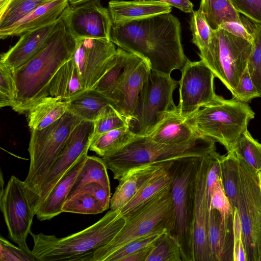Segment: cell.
I'll return each mask as SVG.
<instances>
[{
    "instance_id": "6da1fadb",
    "label": "cell",
    "mask_w": 261,
    "mask_h": 261,
    "mask_svg": "<svg viewBox=\"0 0 261 261\" xmlns=\"http://www.w3.org/2000/svg\"><path fill=\"white\" fill-rule=\"evenodd\" d=\"M75 40L62 19L43 47L33 58L14 70L17 96L15 112L22 114L49 96L50 81L60 67L72 58Z\"/></svg>"
},
{
    "instance_id": "7a4b0ae2",
    "label": "cell",
    "mask_w": 261,
    "mask_h": 261,
    "mask_svg": "<svg viewBox=\"0 0 261 261\" xmlns=\"http://www.w3.org/2000/svg\"><path fill=\"white\" fill-rule=\"evenodd\" d=\"M125 222L120 210H110L92 225L63 238L31 231L32 251L37 261H90L95 252L115 237Z\"/></svg>"
},
{
    "instance_id": "681fc988",
    "label": "cell",
    "mask_w": 261,
    "mask_h": 261,
    "mask_svg": "<svg viewBox=\"0 0 261 261\" xmlns=\"http://www.w3.org/2000/svg\"><path fill=\"white\" fill-rule=\"evenodd\" d=\"M243 23L227 22L222 24L220 28L239 38L245 39L252 43V34L254 23L245 17L242 16Z\"/></svg>"
},
{
    "instance_id": "603a6c76",
    "label": "cell",
    "mask_w": 261,
    "mask_h": 261,
    "mask_svg": "<svg viewBox=\"0 0 261 261\" xmlns=\"http://www.w3.org/2000/svg\"><path fill=\"white\" fill-rule=\"evenodd\" d=\"M233 215L223 221L219 212L209 211L208 241L213 261L233 260Z\"/></svg>"
},
{
    "instance_id": "7dc6e473",
    "label": "cell",
    "mask_w": 261,
    "mask_h": 261,
    "mask_svg": "<svg viewBox=\"0 0 261 261\" xmlns=\"http://www.w3.org/2000/svg\"><path fill=\"white\" fill-rule=\"evenodd\" d=\"M236 10L252 23L261 25V0H230Z\"/></svg>"
},
{
    "instance_id": "44dd1931",
    "label": "cell",
    "mask_w": 261,
    "mask_h": 261,
    "mask_svg": "<svg viewBox=\"0 0 261 261\" xmlns=\"http://www.w3.org/2000/svg\"><path fill=\"white\" fill-rule=\"evenodd\" d=\"M108 10L113 24H121L170 13L172 6L158 0H113Z\"/></svg>"
},
{
    "instance_id": "7402d4cb",
    "label": "cell",
    "mask_w": 261,
    "mask_h": 261,
    "mask_svg": "<svg viewBox=\"0 0 261 261\" xmlns=\"http://www.w3.org/2000/svg\"><path fill=\"white\" fill-rule=\"evenodd\" d=\"M199 135L176 108L168 112L147 136L158 143L178 145L187 143Z\"/></svg>"
},
{
    "instance_id": "91938a15",
    "label": "cell",
    "mask_w": 261,
    "mask_h": 261,
    "mask_svg": "<svg viewBox=\"0 0 261 261\" xmlns=\"http://www.w3.org/2000/svg\"><path fill=\"white\" fill-rule=\"evenodd\" d=\"M259 261H261V252H260V257H259Z\"/></svg>"
},
{
    "instance_id": "ac0fdd59",
    "label": "cell",
    "mask_w": 261,
    "mask_h": 261,
    "mask_svg": "<svg viewBox=\"0 0 261 261\" xmlns=\"http://www.w3.org/2000/svg\"><path fill=\"white\" fill-rule=\"evenodd\" d=\"M151 70L147 60L132 53L123 78L109 98L113 106L130 123L135 119L140 95Z\"/></svg>"
},
{
    "instance_id": "9c48e42d",
    "label": "cell",
    "mask_w": 261,
    "mask_h": 261,
    "mask_svg": "<svg viewBox=\"0 0 261 261\" xmlns=\"http://www.w3.org/2000/svg\"><path fill=\"white\" fill-rule=\"evenodd\" d=\"M252 48L250 42L219 28L212 30L208 46L199 56L232 95L247 67Z\"/></svg>"
},
{
    "instance_id": "4dcf8cb0",
    "label": "cell",
    "mask_w": 261,
    "mask_h": 261,
    "mask_svg": "<svg viewBox=\"0 0 261 261\" xmlns=\"http://www.w3.org/2000/svg\"><path fill=\"white\" fill-rule=\"evenodd\" d=\"M199 10L213 31L219 29L225 22L243 23L242 16L230 0H201Z\"/></svg>"
},
{
    "instance_id": "52a82bcc",
    "label": "cell",
    "mask_w": 261,
    "mask_h": 261,
    "mask_svg": "<svg viewBox=\"0 0 261 261\" xmlns=\"http://www.w3.org/2000/svg\"><path fill=\"white\" fill-rule=\"evenodd\" d=\"M141 45L138 55L156 72L170 75L174 70H181L188 59L181 44L180 21L170 13L148 18Z\"/></svg>"
},
{
    "instance_id": "484cf974",
    "label": "cell",
    "mask_w": 261,
    "mask_h": 261,
    "mask_svg": "<svg viewBox=\"0 0 261 261\" xmlns=\"http://www.w3.org/2000/svg\"><path fill=\"white\" fill-rule=\"evenodd\" d=\"M69 100L49 95L40 99L27 112L30 129H42L61 118L68 111Z\"/></svg>"
},
{
    "instance_id": "c3c4849f",
    "label": "cell",
    "mask_w": 261,
    "mask_h": 261,
    "mask_svg": "<svg viewBox=\"0 0 261 261\" xmlns=\"http://www.w3.org/2000/svg\"><path fill=\"white\" fill-rule=\"evenodd\" d=\"M233 260L247 261L240 218L237 208L233 212Z\"/></svg>"
},
{
    "instance_id": "b9f144b4",
    "label": "cell",
    "mask_w": 261,
    "mask_h": 261,
    "mask_svg": "<svg viewBox=\"0 0 261 261\" xmlns=\"http://www.w3.org/2000/svg\"><path fill=\"white\" fill-rule=\"evenodd\" d=\"M167 231V229L156 230L130 242L109 255L105 261H121L124 257L154 243Z\"/></svg>"
},
{
    "instance_id": "5b68a950",
    "label": "cell",
    "mask_w": 261,
    "mask_h": 261,
    "mask_svg": "<svg viewBox=\"0 0 261 261\" xmlns=\"http://www.w3.org/2000/svg\"><path fill=\"white\" fill-rule=\"evenodd\" d=\"M202 108L187 120L197 133L221 143L228 152L232 150L255 116L247 103L233 98L220 96Z\"/></svg>"
},
{
    "instance_id": "f35d334b",
    "label": "cell",
    "mask_w": 261,
    "mask_h": 261,
    "mask_svg": "<svg viewBox=\"0 0 261 261\" xmlns=\"http://www.w3.org/2000/svg\"><path fill=\"white\" fill-rule=\"evenodd\" d=\"M47 2L41 0H13L0 17V31L6 29Z\"/></svg>"
},
{
    "instance_id": "f907efd6",
    "label": "cell",
    "mask_w": 261,
    "mask_h": 261,
    "mask_svg": "<svg viewBox=\"0 0 261 261\" xmlns=\"http://www.w3.org/2000/svg\"><path fill=\"white\" fill-rule=\"evenodd\" d=\"M79 192H86L92 195L101 203L105 211L110 207L111 192L107 191L100 183L95 181L87 183L76 193Z\"/></svg>"
},
{
    "instance_id": "2e32d148",
    "label": "cell",
    "mask_w": 261,
    "mask_h": 261,
    "mask_svg": "<svg viewBox=\"0 0 261 261\" xmlns=\"http://www.w3.org/2000/svg\"><path fill=\"white\" fill-rule=\"evenodd\" d=\"M116 49L111 41L91 38L75 39L72 58L85 90L93 89L109 67Z\"/></svg>"
},
{
    "instance_id": "7c38bea8",
    "label": "cell",
    "mask_w": 261,
    "mask_h": 261,
    "mask_svg": "<svg viewBox=\"0 0 261 261\" xmlns=\"http://www.w3.org/2000/svg\"><path fill=\"white\" fill-rule=\"evenodd\" d=\"M93 130V122L83 121L72 131L60 155L29 200L35 215L58 181L80 160L87 155Z\"/></svg>"
},
{
    "instance_id": "d590c367",
    "label": "cell",
    "mask_w": 261,
    "mask_h": 261,
    "mask_svg": "<svg viewBox=\"0 0 261 261\" xmlns=\"http://www.w3.org/2000/svg\"><path fill=\"white\" fill-rule=\"evenodd\" d=\"M179 245L168 231L163 233L155 242L146 261H182Z\"/></svg>"
},
{
    "instance_id": "f6af8a7d",
    "label": "cell",
    "mask_w": 261,
    "mask_h": 261,
    "mask_svg": "<svg viewBox=\"0 0 261 261\" xmlns=\"http://www.w3.org/2000/svg\"><path fill=\"white\" fill-rule=\"evenodd\" d=\"M233 98L244 102H250L252 99L260 97L246 67L237 86Z\"/></svg>"
},
{
    "instance_id": "d6986e66",
    "label": "cell",
    "mask_w": 261,
    "mask_h": 261,
    "mask_svg": "<svg viewBox=\"0 0 261 261\" xmlns=\"http://www.w3.org/2000/svg\"><path fill=\"white\" fill-rule=\"evenodd\" d=\"M61 20V17L51 23L22 34L13 46L1 55V62L14 70L27 63L43 47Z\"/></svg>"
},
{
    "instance_id": "30bf717a",
    "label": "cell",
    "mask_w": 261,
    "mask_h": 261,
    "mask_svg": "<svg viewBox=\"0 0 261 261\" xmlns=\"http://www.w3.org/2000/svg\"><path fill=\"white\" fill-rule=\"evenodd\" d=\"M237 157L239 161L240 181L236 208L240 218L247 261H259L261 252V190L259 172L242 159Z\"/></svg>"
},
{
    "instance_id": "8d00e7d4",
    "label": "cell",
    "mask_w": 261,
    "mask_h": 261,
    "mask_svg": "<svg viewBox=\"0 0 261 261\" xmlns=\"http://www.w3.org/2000/svg\"><path fill=\"white\" fill-rule=\"evenodd\" d=\"M93 123L92 138L114 129L130 127V123L111 103L102 109Z\"/></svg>"
},
{
    "instance_id": "816d5d0a",
    "label": "cell",
    "mask_w": 261,
    "mask_h": 261,
    "mask_svg": "<svg viewBox=\"0 0 261 261\" xmlns=\"http://www.w3.org/2000/svg\"><path fill=\"white\" fill-rule=\"evenodd\" d=\"M155 242L145 248L124 257L121 261H146Z\"/></svg>"
},
{
    "instance_id": "7bdbcfd3",
    "label": "cell",
    "mask_w": 261,
    "mask_h": 261,
    "mask_svg": "<svg viewBox=\"0 0 261 261\" xmlns=\"http://www.w3.org/2000/svg\"><path fill=\"white\" fill-rule=\"evenodd\" d=\"M190 20V29L192 42L199 51L205 49L208 46L212 30L203 14L199 10L193 11Z\"/></svg>"
},
{
    "instance_id": "ffe728a7",
    "label": "cell",
    "mask_w": 261,
    "mask_h": 261,
    "mask_svg": "<svg viewBox=\"0 0 261 261\" xmlns=\"http://www.w3.org/2000/svg\"><path fill=\"white\" fill-rule=\"evenodd\" d=\"M172 161L148 164L129 170L118 180L119 184L111 198L110 210H121L152 176Z\"/></svg>"
},
{
    "instance_id": "680465c9",
    "label": "cell",
    "mask_w": 261,
    "mask_h": 261,
    "mask_svg": "<svg viewBox=\"0 0 261 261\" xmlns=\"http://www.w3.org/2000/svg\"><path fill=\"white\" fill-rule=\"evenodd\" d=\"M259 174L260 178L261 179V171L259 173Z\"/></svg>"
},
{
    "instance_id": "277c9868",
    "label": "cell",
    "mask_w": 261,
    "mask_h": 261,
    "mask_svg": "<svg viewBox=\"0 0 261 261\" xmlns=\"http://www.w3.org/2000/svg\"><path fill=\"white\" fill-rule=\"evenodd\" d=\"M202 156L176 159L169 168L170 193L174 212V225L171 234L179 245L182 261H194L192 229L195 180Z\"/></svg>"
},
{
    "instance_id": "9a60e30c",
    "label": "cell",
    "mask_w": 261,
    "mask_h": 261,
    "mask_svg": "<svg viewBox=\"0 0 261 261\" xmlns=\"http://www.w3.org/2000/svg\"><path fill=\"white\" fill-rule=\"evenodd\" d=\"M69 33L75 39L98 38L110 41L113 22L108 9L100 0L68 6L61 15Z\"/></svg>"
},
{
    "instance_id": "bcb514c9",
    "label": "cell",
    "mask_w": 261,
    "mask_h": 261,
    "mask_svg": "<svg viewBox=\"0 0 261 261\" xmlns=\"http://www.w3.org/2000/svg\"><path fill=\"white\" fill-rule=\"evenodd\" d=\"M0 260L2 261H37L30 255L2 236L0 237Z\"/></svg>"
},
{
    "instance_id": "3957f363",
    "label": "cell",
    "mask_w": 261,
    "mask_h": 261,
    "mask_svg": "<svg viewBox=\"0 0 261 261\" xmlns=\"http://www.w3.org/2000/svg\"><path fill=\"white\" fill-rule=\"evenodd\" d=\"M215 141L199 135L178 145L158 143L148 136L137 134L126 145L113 154L101 158L114 178L118 180L129 170L142 165L187 156H202L216 149Z\"/></svg>"
},
{
    "instance_id": "f546056e",
    "label": "cell",
    "mask_w": 261,
    "mask_h": 261,
    "mask_svg": "<svg viewBox=\"0 0 261 261\" xmlns=\"http://www.w3.org/2000/svg\"><path fill=\"white\" fill-rule=\"evenodd\" d=\"M132 55V53L121 48H117L109 67L93 89L101 93L109 99L123 78Z\"/></svg>"
},
{
    "instance_id": "11a10c76",
    "label": "cell",
    "mask_w": 261,
    "mask_h": 261,
    "mask_svg": "<svg viewBox=\"0 0 261 261\" xmlns=\"http://www.w3.org/2000/svg\"><path fill=\"white\" fill-rule=\"evenodd\" d=\"M92 0H69V3L71 5H76L83 4Z\"/></svg>"
},
{
    "instance_id": "d6a6232c",
    "label": "cell",
    "mask_w": 261,
    "mask_h": 261,
    "mask_svg": "<svg viewBox=\"0 0 261 261\" xmlns=\"http://www.w3.org/2000/svg\"><path fill=\"white\" fill-rule=\"evenodd\" d=\"M107 169L106 164L101 157L87 155L67 199L83 185L94 181L100 183L107 191L111 192Z\"/></svg>"
},
{
    "instance_id": "6f0895ef",
    "label": "cell",
    "mask_w": 261,
    "mask_h": 261,
    "mask_svg": "<svg viewBox=\"0 0 261 261\" xmlns=\"http://www.w3.org/2000/svg\"><path fill=\"white\" fill-rule=\"evenodd\" d=\"M259 181H260V190H261V179L260 178V177H259Z\"/></svg>"
},
{
    "instance_id": "ee69618b",
    "label": "cell",
    "mask_w": 261,
    "mask_h": 261,
    "mask_svg": "<svg viewBox=\"0 0 261 261\" xmlns=\"http://www.w3.org/2000/svg\"><path fill=\"white\" fill-rule=\"evenodd\" d=\"M211 209H216L219 212L223 221H227L233 215V212L224 191L221 177L211 197L210 210Z\"/></svg>"
},
{
    "instance_id": "83f0119b",
    "label": "cell",
    "mask_w": 261,
    "mask_h": 261,
    "mask_svg": "<svg viewBox=\"0 0 261 261\" xmlns=\"http://www.w3.org/2000/svg\"><path fill=\"white\" fill-rule=\"evenodd\" d=\"M172 162L169 165L152 176L120 210L124 219L133 214L161 191L170 186L171 177L169 168Z\"/></svg>"
},
{
    "instance_id": "ab89813d",
    "label": "cell",
    "mask_w": 261,
    "mask_h": 261,
    "mask_svg": "<svg viewBox=\"0 0 261 261\" xmlns=\"http://www.w3.org/2000/svg\"><path fill=\"white\" fill-rule=\"evenodd\" d=\"M17 96L14 69L0 62V108L13 107Z\"/></svg>"
},
{
    "instance_id": "8fae6325",
    "label": "cell",
    "mask_w": 261,
    "mask_h": 261,
    "mask_svg": "<svg viewBox=\"0 0 261 261\" xmlns=\"http://www.w3.org/2000/svg\"><path fill=\"white\" fill-rule=\"evenodd\" d=\"M178 83L170 75L151 70L140 95L133 121L136 124V134L148 135L168 112L176 109L173 93Z\"/></svg>"
},
{
    "instance_id": "4316f807",
    "label": "cell",
    "mask_w": 261,
    "mask_h": 261,
    "mask_svg": "<svg viewBox=\"0 0 261 261\" xmlns=\"http://www.w3.org/2000/svg\"><path fill=\"white\" fill-rule=\"evenodd\" d=\"M85 91L72 58L62 65L51 79L49 95L70 100Z\"/></svg>"
},
{
    "instance_id": "cb8c5ba5",
    "label": "cell",
    "mask_w": 261,
    "mask_h": 261,
    "mask_svg": "<svg viewBox=\"0 0 261 261\" xmlns=\"http://www.w3.org/2000/svg\"><path fill=\"white\" fill-rule=\"evenodd\" d=\"M69 5L68 0L51 1L41 5L10 27L0 31V38L22 34L51 23L58 20L64 9Z\"/></svg>"
},
{
    "instance_id": "60d3db41",
    "label": "cell",
    "mask_w": 261,
    "mask_h": 261,
    "mask_svg": "<svg viewBox=\"0 0 261 261\" xmlns=\"http://www.w3.org/2000/svg\"><path fill=\"white\" fill-rule=\"evenodd\" d=\"M252 34V48L247 68L261 96V25L254 23Z\"/></svg>"
},
{
    "instance_id": "ba28073f",
    "label": "cell",
    "mask_w": 261,
    "mask_h": 261,
    "mask_svg": "<svg viewBox=\"0 0 261 261\" xmlns=\"http://www.w3.org/2000/svg\"><path fill=\"white\" fill-rule=\"evenodd\" d=\"M83 121L68 110L59 119L41 129H31L28 151L30 164L24 182L29 199L64 148L70 134Z\"/></svg>"
},
{
    "instance_id": "f1b7e54d",
    "label": "cell",
    "mask_w": 261,
    "mask_h": 261,
    "mask_svg": "<svg viewBox=\"0 0 261 261\" xmlns=\"http://www.w3.org/2000/svg\"><path fill=\"white\" fill-rule=\"evenodd\" d=\"M112 102L106 96L94 89L84 91L70 99L68 110L82 121L93 122L102 109Z\"/></svg>"
},
{
    "instance_id": "836d02e7",
    "label": "cell",
    "mask_w": 261,
    "mask_h": 261,
    "mask_svg": "<svg viewBox=\"0 0 261 261\" xmlns=\"http://www.w3.org/2000/svg\"><path fill=\"white\" fill-rule=\"evenodd\" d=\"M221 179L232 209L237 207L240 181L239 161L233 151L221 155L220 162Z\"/></svg>"
},
{
    "instance_id": "e0dca14e",
    "label": "cell",
    "mask_w": 261,
    "mask_h": 261,
    "mask_svg": "<svg viewBox=\"0 0 261 261\" xmlns=\"http://www.w3.org/2000/svg\"><path fill=\"white\" fill-rule=\"evenodd\" d=\"M209 153L202 157L197 168L195 180L192 229L194 261H213L208 241L210 204L207 197L206 182Z\"/></svg>"
},
{
    "instance_id": "d4e9b609",
    "label": "cell",
    "mask_w": 261,
    "mask_h": 261,
    "mask_svg": "<svg viewBox=\"0 0 261 261\" xmlns=\"http://www.w3.org/2000/svg\"><path fill=\"white\" fill-rule=\"evenodd\" d=\"M86 157L80 160L63 176L42 202L35 213L39 220H49L63 213V205L84 166Z\"/></svg>"
},
{
    "instance_id": "1f68e13d",
    "label": "cell",
    "mask_w": 261,
    "mask_h": 261,
    "mask_svg": "<svg viewBox=\"0 0 261 261\" xmlns=\"http://www.w3.org/2000/svg\"><path fill=\"white\" fill-rule=\"evenodd\" d=\"M136 135L130 127L111 130L92 138L89 150L101 158L108 156L126 145Z\"/></svg>"
},
{
    "instance_id": "f5cc1de1",
    "label": "cell",
    "mask_w": 261,
    "mask_h": 261,
    "mask_svg": "<svg viewBox=\"0 0 261 261\" xmlns=\"http://www.w3.org/2000/svg\"><path fill=\"white\" fill-rule=\"evenodd\" d=\"M175 7L185 13H192L193 5L190 0H158Z\"/></svg>"
},
{
    "instance_id": "8992f818",
    "label": "cell",
    "mask_w": 261,
    "mask_h": 261,
    "mask_svg": "<svg viewBox=\"0 0 261 261\" xmlns=\"http://www.w3.org/2000/svg\"><path fill=\"white\" fill-rule=\"evenodd\" d=\"M125 220L119 232L108 244L95 252L90 261H105L109 255L117 249L156 230L167 229L171 233L174 225V212L170 186Z\"/></svg>"
},
{
    "instance_id": "e575fe53",
    "label": "cell",
    "mask_w": 261,
    "mask_h": 261,
    "mask_svg": "<svg viewBox=\"0 0 261 261\" xmlns=\"http://www.w3.org/2000/svg\"><path fill=\"white\" fill-rule=\"evenodd\" d=\"M231 151L256 171H261V144L248 129L238 140Z\"/></svg>"
},
{
    "instance_id": "9f6ffc18",
    "label": "cell",
    "mask_w": 261,
    "mask_h": 261,
    "mask_svg": "<svg viewBox=\"0 0 261 261\" xmlns=\"http://www.w3.org/2000/svg\"><path fill=\"white\" fill-rule=\"evenodd\" d=\"M41 1H45V2H51V1H57V0H41ZM68 1H69V0H68Z\"/></svg>"
},
{
    "instance_id": "db71d44e",
    "label": "cell",
    "mask_w": 261,
    "mask_h": 261,
    "mask_svg": "<svg viewBox=\"0 0 261 261\" xmlns=\"http://www.w3.org/2000/svg\"><path fill=\"white\" fill-rule=\"evenodd\" d=\"M13 0H0V17L6 12Z\"/></svg>"
},
{
    "instance_id": "4fadbf2b",
    "label": "cell",
    "mask_w": 261,
    "mask_h": 261,
    "mask_svg": "<svg viewBox=\"0 0 261 261\" xmlns=\"http://www.w3.org/2000/svg\"><path fill=\"white\" fill-rule=\"evenodd\" d=\"M0 207L10 238L28 254L34 255L27 244L35 215L33 213L24 181L12 175L6 187L1 188Z\"/></svg>"
},
{
    "instance_id": "74e56055",
    "label": "cell",
    "mask_w": 261,
    "mask_h": 261,
    "mask_svg": "<svg viewBox=\"0 0 261 261\" xmlns=\"http://www.w3.org/2000/svg\"><path fill=\"white\" fill-rule=\"evenodd\" d=\"M63 212L82 214H97L105 211L101 203L86 192H77L64 202Z\"/></svg>"
},
{
    "instance_id": "5bb4252c",
    "label": "cell",
    "mask_w": 261,
    "mask_h": 261,
    "mask_svg": "<svg viewBox=\"0 0 261 261\" xmlns=\"http://www.w3.org/2000/svg\"><path fill=\"white\" fill-rule=\"evenodd\" d=\"M181 71L177 109L181 116L188 119L220 96L215 91L214 74L202 60L192 62L187 59Z\"/></svg>"
}]
</instances>
